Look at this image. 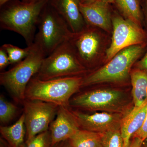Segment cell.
I'll return each mask as SVG.
<instances>
[{
	"mask_svg": "<svg viewBox=\"0 0 147 147\" xmlns=\"http://www.w3.org/2000/svg\"><path fill=\"white\" fill-rule=\"evenodd\" d=\"M49 1L38 0L30 2L13 0L9 4L6 3V5L0 13L1 28L20 35L27 46H31L34 41L40 15Z\"/></svg>",
	"mask_w": 147,
	"mask_h": 147,
	"instance_id": "obj_1",
	"label": "cell"
},
{
	"mask_svg": "<svg viewBox=\"0 0 147 147\" xmlns=\"http://www.w3.org/2000/svg\"><path fill=\"white\" fill-rule=\"evenodd\" d=\"M83 80V77L79 76L47 80L33 77L27 86L25 99L69 106L72 96L82 87Z\"/></svg>",
	"mask_w": 147,
	"mask_h": 147,
	"instance_id": "obj_2",
	"label": "cell"
},
{
	"mask_svg": "<svg viewBox=\"0 0 147 147\" xmlns=\"http://www.w3.org/2000/svg\"><path fill=\"white\" fill-rule=\"evenodd\" d=\"M42 51L33 43L28 55L8 71L1 72L0 83L15 100L23 102L28 84L38 72L43 59Z\"/></svg>",
	"mask_w": 147,
	"mask_h": 147,
	"instance_id": "obj_3",
	"label": "cell"
},
{
	"mask_svg": "<svg viewBox=\"0 0 147 147\" xmlns=\"http://www.w3.org/2000/svg\"><path fill=\"white\" fill-rule=\"evenodd\" d=\"M37 28L38 32L36 34L34 43L45 57L68 41L72 34L66 22L49 3L40 15Z\"/></svg>",
	"mask_w": 147,
	"mask_h": 147,
	"instance_id": "obj_4",
	"label": "cell"
},
{
	"mask_svg": "<svg viewBox=\"0 0 147 147\" xmlns=\"http://www.w3.org/2000/svg\"><path fill=\"white\" fill-rule=\"evenodd\" d=\"M143 50L144 47L139 44L121 50L106 65L83 78L82 87L126 80L131 66L142 55Z\"/></svg>",
	"mask_w": 147,
	"mask_h": 147,
	"instance_id": "obj_5",
	"label": "cell"
},
{
	"mask_svg": "<svg viewBox=\"0 0 147 147\" xmlns=\"http://www.w3.org/2000/svg\"><path fill=\"white\" fill-rule=\"evenodd\" d=\"M85 68L80 62L69 41L43 59L38 72L34 77L42 80L78 76Z\"/></svg>",
	"mask_w": 147,
	"mask_h": 147,
	"instance_id": "obj_6",
	"label": "cell"
},
{
	"mask_svg": "<svg viewBox=\"0 0 147 147\" xmlns=\"http://www.w3.org/2000/svg\"><path fill=\"white\" fill-rule=\"evenodd\" d=\"M126 100L122 92L113 89L89 91L70 99L69 105L83 110L121 113Z\"/></svg>",
	"mask_w": 147,
	"mask_h": 147,
	"instance_id": "obj_7",
	"label": "cell"
},
{
	"mask_svg": "<svg viewBox=\"0 0 147 147\" xmlns=\"http://www.w3.org/2000/svg\"><path fill=\"white\" fill-rule=\"evenodd\" d=\"M23 102L27 144L38 134L48 130L59 106L38 100L25 99Z\"/></svg>",
	"mask_w": 147,
	"mask_h": 147,
	"instance_id": "obj_8",
	"label": "cell"
},
{
	"mask_svg": "<svg viewBox=\"0 0 147 147\" xmlns=\"http://www.w3.org/2000/svg\"><path fill=\"white\" fill-rule=\"evenodd\" d=\"M113 28L112 41L106 51L105 59L110 60L121 50L132 45H139L144 41V32L138 24L119 16L112 18Z\"/></svg>",
	"mask_w": 147,
	"mask_h": 147,
	"instance_id": "obj_9",
	"label": "cell"
},
{
	"mask_svg": "<svg viewBox=\"0 0 147 147\" xmlns=\"http://www.w3.org/2000/svg\"><path fill=\"white\" fill-rule=\"evenodd\" d=\"M71 112L76 118L79 127L99 133L120 129L123 118L120 113L104 112L88 114L77 111Z\"/></svg>",
	"mask_w": 147,
	"mask_h": 147,
	"instance_id": "obj_10",
	"label": "cell"
},
{
	"mask_svg": "<svg viewBox=\"0 0 147 147\" xmlns=\"http://www.w3.org/2000/svg\"><path fill=\"white\" fill-rule=\"evenodd\" d=\"M85 28L82 31L73 33L69 42L80 62L90 63L96 57L100 45V38L96 32Z\"/></svg>",
	"mask_w": 147,
	"mask_h": 147,
	"instance_id": "obj_11",
	"label": "cell"
},
{
	"mask_svg": "<svg viewBox=\"0 0 147 147\" xmlns=\"http://www.w3.org/2000/svg\"><path fill=\"white\" fill-rule=\"evenodd\" d=\"M49 128L53 147L58 143L69 140L80 127L68 106H60Z\"/></svg>",
	"mask_w": 147,
	"mask_h": 147,
	"instance_id": "obj_12",
	"label": "cell"
},
{
	"mask_svg": "<svg viewBox=\"0 0 147 147\" xmlns=\"http://www.w3.org/2000/svg\"><path fill=\"white\" fill-rule=\"evenodd\" d=\"M108 4L100 0L89 3L79 2V9L86 25L110 31L112 19Z\"/></svg>",
	"mask_w": 147,
	"mask_h": 147,
	"instance_id": "obj_13",
	"label": "cell"
},
{
	"mask_svg": "<svg viewBox=\"0 0 147 147\" xmlns=\"http://www.w3.org/2000/svg\"><path fill=\"white\" fill-rule=\"evenodd\" d=\"M79 0H50L49 2L73 33L82 31L86 25L79 9Z\"/></svg>",
	"mask_w": 147,
	"mask_h": 147,
	"instance_id": "obj_14",
	"label": "cell"
},
{
	"mask_svg": "<svg viewBox=\"0 0 147 147\" xmlns=\"http://www.w3.org/2000/svg\"><path fill=\"white\" fill-rule=\"evenodd\" d=\"M147 101L138 108H133L123 118L120 130L124 147H129L130 139L142 127L146 118Z\"/></svg>",
	"mask_w": 147,
	"mask_h": 147,
	"instance_id": "obj_15",
	"label": "cell"
},
{
	"mask_svg": "<svg viewBox=\"0 0 147 147\" xmlns=\"http://www.w3.org/2000/svg\"><path fill=\"white\" fill-rule=\"evenodd\" d=\"M130 75L134 108H138L147 101V71L139 69Z\"/></svg>",
	"mask_w": 147,
	"mask_h": 147,
	"instance_id": "obj_16",
	"label": "cell"
},
{
	"mask_svg": "<svg viewBox=\"0 0 147 147\" xmlns=\"http://www.w3.org/2000/svg\"><path fill=\"white\" fill-rule=\"evenodd\" d=\"M24 113L12 125L1 126L0 132L11 147H25L24 144L26 130Z\"/></svg>",
	"mask_w": 147,
	"mask_h": 147,
	"instance_id": "obj_17",
	"label": "cell"
},
{
	"mask_svg": "<svg viewBox=\"0 0 147 147\" xmlns=\"http://www.w3.org/2000/svg\"><path fill=\"white\" fill-rule=\"evenodd\" d=\"M102 133L79 129L68 141L71 147H102Z\"/></svg>",
	"mask_w": 147,
	"mask_h": 147,
	"instance_id": "obj_18",
	"label": "cell"
},
{
	"mask_svg": "<svg viewBox=\"0 0 147 147\" xmlns=\"http://www.w3.org/2000/svg\"><path fill=\"white\" fill-rule=\"evenodd\" d=\"M115 1L126 19L139 25L142 15L137 0H115Z\"/></svg>",
	"mask_w": 147,
	"mask_h": 147,
	"instance_id": "obj_19",
	"label": "cell"
},
{
	"mask_svg": "<svg viewBox=\"0 0 147 147\" xmlns=\"http://www.w3.org/2000/svg\"><path fill=\"white\" fill-rule=\"evenodd\" d=\"M8 55L10 64H17L28 55L32 45L21 48L12 44L5 43L1 46Z\"/></svg>",
	"mask_w": 147,
	"mask_h": 147,
	"instance_id": "obj_20",
	"label": "cell"
},
{
	"mask_svg": "<svg viewBox=\"0 0 147 147\" xmlns=\"http://www.w3.org/2000/svg\"><path fill=\"white\" fill-rule=\"evenodd\" d=\"M102 147H124L120 129L102 133Z\"/></svg>",
	"mask_w": 147,
	"mask_h": 147,
	"instance_id": "obj_21",
	"label": "cell"
},
{
	"mask_svg": "<svg viewBox=\"0 0 147 147\" xmlns=\"http://www.w3.org/2000/svg\"><path fill=\"white\" fill-rule=\"evenodd\" d=\"M17 107L6 100L3 96H0V121L1 123H8L12 119L17 112Z\"/></svg>",
	"mask_w": 147,
	"mask_h": 147,
	"instance_id": "obj_22",
	"label": "cell"
},
{
	"mask_svg": "<svg viewBox=\"0 0 147 147\" xmlns=\"http://www.w3.org/2000/svg\"><path fill=\"white\" fill-rule=\"evenodd\" d=\"M26 145V147H52L50 131L47 130L38 134Z\"/></svg>",
	"mask_w": 147,
	"mask_h": 147,
	"instance_id": "obj_23",
	"label": "cell"
},
{
	"mask_svg": "<svg viewBox=\"0 0 147 147\" xmlns=\"http://www.w3.org/2000/svg\"><path fill=\"white\" fill-rule=\"evenodd\" d=\"M10 64L8 55L2 47L0 48V70L2 71Z\"/></svg>",
	"mask_w": 147,
	"mask_h": 147,
	"instance_id": "obj_24",
	"label": "cell"
},
{
	"mask_svg": "<svg viewBox=\"0 0 147 147\" xmlns=\"http://www.w3.org/2000/svg\"><path fill=\"white\" fill-rule=\"evenodd\" d=\"M134 137H138L143 141L147 139V111L144 124L139 130L133 135Z\"/></svg>",
	"mask_w": 147,
	"mask_h": 147,
	"instance_id": "obj_25",
	"label": "cell"
},
{
	"mask_svg": "<svg viewBox=\"0 0 147 147\" xmlns=\"http://www.w3.org/2000/svg\"><path fill=\"white\" fill-rule=\"evenodd\" d=\"M137 65L139 69L147 71V51L144 57L139 61Z\"/></svg>",
	"mask_w": 147,
	"mask_h": 147,
	"instance_id": "obj_26",
	"label": "cell"
},
{
	"mask_svg": "<svg viewBox=\"0 0 147 147\" xmlns=\"http://www.w3.org/2000/svg\"><path fill=\"white\" fill-rule=\"evenodd\" d=\"M144 141L138 137H134V139L130 142L129 147H141Z\"/></svg>",
	"mask_w": 147,
	"mask_h": 147,
	"instance_id": "obj_27",
	"label": "cell"
},
{
	"mask_svg": "<svg viewBox=\"0 0 147 147\" xmlns=\"http://www.w3.org/2000/svg\"><path fill=\"white\" fill-rule=\"evenodd\" d=\"M52 147H71L68 140L58 143Z\"/></svg>",
	"mask_w": 147,
	"mask_h": 147,
	"instance_id": "obj_28",
	"label": "cell"
},
{
	"mask_svg": "<svg viewBox=\"0 0 147 147\" xmlns=\"http://www.w3.org/2000/svg\"><path fill=\"white\" fill-rule=\"evenodd\" d=\"M9 1H10V0H0V5L1 6H2L4 5L6 3L8 2ZM29 1V0H23V1L28 2Z\"/></svg>",
	"mask_w": 147,
	"mask_h": 147,
	"instance_id": "obj_29",
	"label": "cell"
},
{
	"mask_svg": "<svg viewBox=\"0 0 147 147\" xmlns=\"http://www.w3.org/2000/svg\"><path fill=\"white\" fill-rule=\"evenodd\" d=\"M96 0H79L80 2L82 3H89L94 1Z\"/></svg>",
	"mask_w": 147,
	"mask_h": 147,
	"instance_id": "obj_30",
	"label": "cell"
},
{
	"mask_svg": "<svg viewBox=\"0 0 147 147\" xmlns=\"http://www.w3.org/2000/svg\"><path fill=\"white\" fill-rule=\"evenodd\" d=\"M100 1H102L104 2L109 3H113V2L115 1V0H100Z\"/></svg>",
	"mask_w": 147,
	"mask_h": 147,
	"instance_id": "obj_31",
	"label": "cell"
},
{
	"mask_svg": "<svg viewBox=\"0 0 147 147\" xmlns=\"http://www.w3.org/2000/svg\"><path fill=\"white\" fill-rule=\"evenodd\" d=\"M37 1H38V0H29L28 2H36Z\"/></svg>",
	"mask_w": 147,
	"mask_h": 147,
	"instance_id": "obj_32",
	"label": "cell"
},
{
	"mask_svg": "<svg viewBox=\"0 0 147 147\" xmlns=\"http://www.w3.org/2000/svg\"><path fill=\"white\" fill-rule=\"evenodd\" d=\"M146 142L145 143V147H147V139H146Z\"/></svg>",
	"mask_w": 147,
	"mask_h": 147,
	"instance_id": "obj_33",
	"label": "cell"
}]
</instances>
